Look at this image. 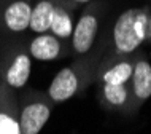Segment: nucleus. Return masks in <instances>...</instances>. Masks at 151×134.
Segmentation results:
<instances>
[{"mask_svg": "<svg viewBox=\"0 0 151 134\" xmlns=\"http://www.w3.org/2000/svg\"><path fill=\"white\" fill-rule=\"evenodd\" d=\"M0 83H2V80H0Z\"/></svg>", "mask_w": 151, "mask_h": 134, "instance_id": "ddd939ff", "label": "nucleus"}, {"mask_svg": "<svg viewBox=\"0 0 151 134\" xmlns=\"http://www.w3.org/2000/svg\"><path fill=\"white\" fill-rule=\"evenodd\" d=\"M105 5L99 0H91L81 8L78 19L75 21L73 34L70 38V56L73 59L89 56L96 50L100 22L104 18Z\"/></svg>", "mask_w": 151, "mask_h": 134, "instance_id": "20e7f679", "label": "nucleus"}, {"mask_svg": "<svg viewBox=\"0 0 151 134\" xmlns=\"http://www.w3.org/2000/svg\"><path fill=\"white\" fill-rule=\"evenodd\" d=\"M151 97V64L143 53H137L130 77V115Z\"/></svg>", "mask_w": 151, "mask_h": 134, "instance_id": "6e6552de", "label": "nucleus"}, {"mask_svg": "<svg viewBox=\"0 0 151 134\" xmlns=\"http://www.w3.org/2000/svg\"><path fill=\"white\" fill-rule=\"evenodd\" d=\"M60 2H64V3H68V5H72V7H75L76 10H80V8H83L86 3H89L91 0H60Z\"/></svg>", "mask_w": 151, "mask_h": 134, "instance_id": "f8f14e48", "label": "nucleus"}, {"mask_svg": "<svg viewBox=\"0 0 151 134\" xmlns=\"http://www.w3.org/2000/svg\"><path fill=\"white\" fill-rule=\"evenodd\" d=\"M0 134H22L18 115V91L0 83Z\"/></svg>", "mask_w": 151, "mask_h": 134, "instance_id": "1a4fd4ad", "label": "nucleus"}, {"mask_svg": "<svg viewBox=\"0 0 151 134\" xmlns=\"http://www.w3.org/2000/svg\"><path fill=\"white\" fill-rule=\"evenodd\" d=\"M75 13H76L75 7L58 0L54 8V14H52V21L50 26V32L58 38L70 43L73 27H75Z\"/></svg>", "mask_w": 151, "mask_h": 134, "instance_id": "9d476101", "label": "nucleus"}, {"mask_svg": "<svg viewBox=\"0 0 151 134\" xmlns=\"http://www.w3.org/2000/svg\"><path fill=\"white\" fill-rule=\"evenodd\" d=\"M151 42V7H134L116 18L102 43V58L135 56Z\"/></svg>", "mask_w": 151, "mask_h": 134, "instance_id": "f257e3e1", "label": "nucleus"}, {"mask_svg": "<svg viewBox=\"0 0 151 134\" xmlns=\"http://www.w3.org/2000/svg\"><path fill=\"white\" fill-rule=\"evenodd\" d=\"M56 3H58V0H34L29 24V35L50 32Z\"/></svg>", "mask_w": 151, "mask_h": 134, "instance_id": "9b49d317", "label": "nucleus"}, {"mask_svg": "<svg viewBox=\"0 0 151 134\" xmlns=\"http://www.w3.org/2000/svg\"><path fill=\"white\" fill-rule=\"evenodd\" d=\"M27 50L32 59L50 62L70 56V43L52 35L51 32L27 35Z\"/></svg>", "mask_w": 151, "mask_h": 134, "instance_id": "0eeeda50", "label": "nucleus"}, {"mask_svg": "<svg viewBox=\"0 0 151 134\" xmlns=\"http://www.w3.org/2000/svg\"><path fill=\"white\" fill-rule=\"evenodd\" d=\"M102 56V43L96 46L89 56L73 59L68 66L62 67L51 80L46 93L54 104H60L80 96L89 85L94 83Z\"/></svg>", "mask_w": 151, "mask_h": 134, "instance_id": "f03ea898", "label": "nucleus"}, {"mask_svg": "<svg viewBox=\"0 0 151 134\" xmlns=\"http://www.w3.org/2000/svg\"><path fill=\"white\" fill-rule=\"evenodd\" d=\"M34 0H0V37H27Z\"/></svg>", "mask_w": 151, "mask_h": 134, "instance_id": "423d86ee", "label": "nucleus"}, {"mask_svg": "<svg viewBox=\"0 0 151 134\" xmlns=\"http://www.w3.org/2000/svg\"><path fill=\"white\" fill-rule=\"evenodd\" d=\"M32 70L27 37H0V80L14 91L26 88Z\"/></svg>", "mask_w": 151, "mask_h": 134, "instance_id": "7ed1b4c3", "label": "nucleus"}, {"mask_svg": "<svg viewBox=\"0 0 151 134\" xmlns=\"http://www.w3.org/2000/svg\"><path fill=\"white\" fill-rule=\"evenodd\" d=\"M54 102L50 99L46 91L35 88H22L18 91V115L22 134H40L48 123Z\"/></svg>", "mask_w": 151, "mask_h": 134, "instance_id": "39448f33", "label": "nucleus"}]
</instances>
